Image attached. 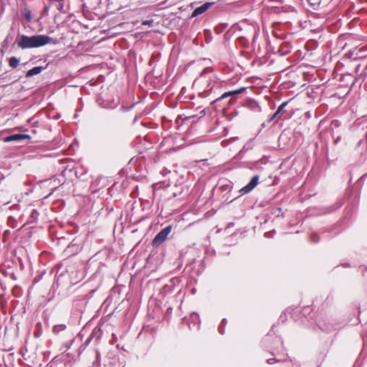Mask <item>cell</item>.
<instances>
[{"label": "cell", "mask_w": 367, "mask_h": 367, "mask_svg": "<svg viewBox=\"0 0 367 367\" xmlns=\"http://www.w3.org/2000/svg\"><path fill=\"white\" fill-rule=\"evenodd\" d=\"M49 42L50 38L45 35H37L32 37L22 36L18 44L22 48H34L41 47Z\"/></svg>", "instance_id": "1"}, {"label": "cell", "mask_w": 367, "mask_h": 367, "mask_svg": "<svg viewBox=\"0 0 367 367\" xmlns=\"http://www.w3.org/2000/svg\"><path fill=\"white\" fill-rule=\"evenodd\" d=\"M258 181H259V177L258 176H255L254 177L253 179H252L251 181H250V183L245 186V188H243L242 189V191H243L244 193H247L249 192L250 191H251L253 189L256 185L258 183Z\"/></svg>", "instance_id": "4"}, {"label": "cell", "mask_w": 367, "mask_h": 367, "mask_svg": "<svg viewBox=\"0 0 367 367\" xmlns=\"http://www.w3.org/2000/svg\"><path fill=\"white\" fill-rule=\"evenodd\" d=\"M9 65H10V66L15 67L17 65L19 64V60L17 59V58H15V57H12L11 59L9 60Z\"/></svg>", "instance_id": "7"}, {"label": "cell", "mask_w": 367, "mask_h": 367, "mask_svg": "<svg viewBox=\"0 0 367 367\" xmlns=\"http://www.w3.org/2000/svg\"><path fill=\"white\" fill-rule=\"evenodd\" d=\"M27 138H30V136H29L28 135L24 134V133H18V134H14L6 137L4 138V141H20L24 139H27Z\"/></svg>", "instance_id": "3"}, {"label": "cell", "mask_w": 367, "mask_h": 367, "mask_svg": "<svg viewBox=\"0 0 367 367\" xmlns=\"http://www.w3.org/2000/svg\"><path fill=\"white\" fill-rule=\"evenodd\" d=\"M211 4H212L211 3H206V4H204V5L201 6L200 7H198L197 9H196L195 10H194V13L192 14V17H195L196 15H199V14H200L201 13L205 12L206 10H207V9H209V7H210Z\"/></svg>", "instance_id": "5"}, {"label": "cell", "mask_w": 367, "mask_h": 367, "mask_svg": "<svg viewBox=\"0 0 367 367\" xmlns=\"http://www.w3.org/2000/svg\"><path fill=\"white\" fill-rule=\"evenodd\" d=\"M171 230H172V227H171V226H169V227H167L166 228H164V230H162L161 232H160L159 234H158L155 237L154 240H153V242H152L153 246L158 247V246H159V245L161 244H162V243L166 240V238L168 237L169 235L170 234V232H171Z\"/></svg>", "instance_id": "2"}, {"label": "cell", "mask_w": 367, "mask_h": 367, "mask_svg": "<svg viewBox=\"0 0 367 367\" xmlns=\"http://www.w3.org/2000/svg\"><path fill=\"white\" fill-rule=\"evenodd\" d=\"M41 71H42V67H35V68H32V70H30V71H28L27 73V77H30V76H32V75H37L39 73V72H40Z\"/></svg>", "instance_id": "6"}]
</instances>
